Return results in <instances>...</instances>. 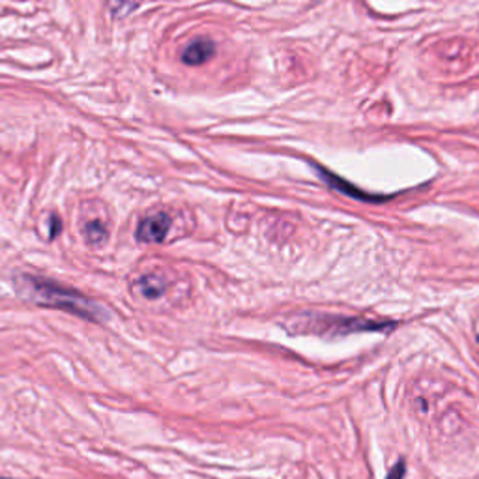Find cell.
I'll list each match as a JSON object with an SVG mask.
<instances>
[{
    "label": "cell",
    "mask_w": 479,
    "mask_h": 479,
    "mask_svg": "<svg viewBox=\"0 0 479 479\" xmlns=\"http://www.w3.org/2000/svg\"><path fill=\"white\" fill-rule=\"evenodd\" d=\"M309 322L302 326L305 331H314L320 335H345V333H352V331H384L391 328V322H371V320L363 319H328V317H307Z\"/></svg>",
    "instance_id": "2"
},
{
    "label": "cell",
    "mask_w": 479,
    "mask_h": 479,
    "mask_svg": "<svg viewBox=\"0 0 479 479\" xmlns=\"http://www.w3.org/2000/svg\"><path fill=\"white\" fill-rule=\"evenodd\" d=\"M85 238L90 246H102L107 240V228L102 221H90L85 225Z\"/></svg>",
    "instance_id": "6"
},
{
    "label": "cell",
    "mask_w": 479,
    "mask_h": 479,
    "mask_svg": "<svg viewBox=\"0 0 479 479\" xmlns=\"http://www.w3.org/2000/svg\"><path fill=\"white\" fill-rule=\"evenodd\" d=\"M15 286H18L21 296H25L30 302L46 305V307L62 309V311H68V313L77 314L81 319L92 320V322H102V320L109 319L107 309L102 307L99 303L92 302L90 298L58 285L55 281L41 279V277H34V275H21L15 281Z\"/></svg>",
    "instance_id": "1"
},
{
    "label": "cell",
    "mask_w": 479,
    "mask_h": 479,
    "mask_svg": "<svg viewBox=\"0 0 479 479\" xmlns=\"http://www.w3.org/2000/svg\"><path fill=\"white\" fill-rule=\"evenodd\" d=\"M2 479H4V478H2Z\"/></svg>",
    "instance_id": "9"
},
{
    "label": "cell",
    "mask_w": 479,
    "mask_h": 479,
    "mask_svg": "<svg viewBox=\"0 0 479 479\" xmlns=\"http://www.w3.org/2000/svg\"><path fill=\"white\" fill-rule=\"evenodd\" d=\"M214 53H216V47H214V43H211L210 40H199L193 41V43L183 51L182 60L186 64H189V66H200V64H204L206 60H210V58L214 57Z\"/></svg>",
    "instance_id": "4"
},
{
    "label": "cell",
    "mask_w": 479,
    "mask_h": 479,
    "mask_svg": "<svg viewBox=\"0 0 479 479\" xmlns=\"http://www.w3.org/2000/svg\"><path fill=\"white\" fill-rule=\"evenodd\" d=\"M141 292L146 298H160L165 292V283L158 275H144L141 279Z\"/></svg>",
    "instance_id": "7"
},
{
    "label": "cell",
    "mask_w": 479,
    "mask_h": 479,
    "mask_svg": "<svg viewBox=\"0 0 479 479\" xmlns=\"http://www.w3.org/2000/svg\"><path fill=\"white\" fill-rule=\"evenodd\" d=\"M405 473H406V462L397 461V464L389 470L388 478L386 479H405Z\"/></svg>",
    "instance_id": "8"
},
{
    "label": "cell",
    "mask_w": 479,
    "mask_h": 479,
    "mask_svg": "<svg viewBox=\"0 0 479 479\" xmlns=\"http://www.w3.org/2000/svg\"><path fill=\"white\" fill-rule=\"evenodd\" d=\"M171 228V217L160 211L154 216L144 217L137 227V240L144 244H160L165 240Z\"/></svg>",
    "instance_id": "3"
},
{
    "label": "cell",
    "mask_w": 479,
    "mask_h": 479,
    "mask_svg": "<svg viewBox=\"0 0 479 479\" xmlns=\"http://www.w3.org/2000/svg\"><path fill=\"white\" fill-rule=\"evenodd\" d=\"M317 171H319L320 178L324 180L330 188L337 189V191H342V193H347L348 197H356V199H367V200H377V199H386V197H377V195H367L363 193V191H354V186H350V183L342 182L341 178L335 176L333 172L326 171V169H322V167L317 165Z\"/></svg>",
    "instance_id": "5"
}]
</instances>
